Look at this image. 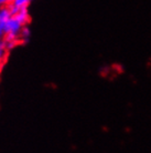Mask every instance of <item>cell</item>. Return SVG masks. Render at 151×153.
Returning <instances> with one entry per match:
<instances>
[{"instance_id":"6da1fadb","label":"cell","mask_w":151,"mask_h":153,"mask_svg":"<svg viewBox=\"0 0 151 153\" xmlns=\"http://www.w3.org/2000/svg\"><path fill=\"white\" fill-rule=\"evenodd\" d=\"M13 16L22 23L23 26H28V23L30 22V13H29V10H28L26 7L19 8L18 11L15 12Z\"/></svg>"},{"instance_id":"7a4b0ae2","label":"cell","mask_w":151,"mask_h":153,"mask_svg":"<svg viewBox=\"0 0 151 153\" xmlns=\"http://www.w3.org/2000/svg\"><path fill=\"white\" fill-rule=\"evenodd\" d=\"M7 54L8 50L6 49V46H4V39H0V70L4 67V62H6Z\"/></svg>"},{"instance_id":"3957f363","label":"cell","mask_w":151,"mask_h":153,"mask_svg":"<svg viewBox=\"0 0 151 153\" xmlns=\"http://www.w3.org/2000/svg\"><path fill=\"white\" fill-rule=\"evenodd\" d=\"M30 35H31V32H30L29 27H28V26H23L21 31H20V36H19L21 42H26L28 39L30 38Z\"/></svg>"},{"instance_id":"277c9868","label":"cell","mask_w":151,"mask_h":153,"mask_svg":"<svg viewBox=\"0 0 151 153\" xmlns=\"http://www.w3.org/2000/svg\"><path fill=\"white\" fill-rule=\"evenodd\" d=\"M31 1L32 0H13V2L11 4H13L17 8H24V7L28 8V6L30 4Z\"/></svg>"},{"instance_id":"5b68a950","label":"cell","mask_w":151,"mask_h":153,"mask_svg":"<svg viewBox=\"0 0 151 153\" xmlns=\"http://www.w3.org/2000/svg\"><path fill=\"white\" fill-rule=\"evenodd\" d=\"M13 2V0H0V7L2 6H9Z\"/></svg>"}]
</instances>
